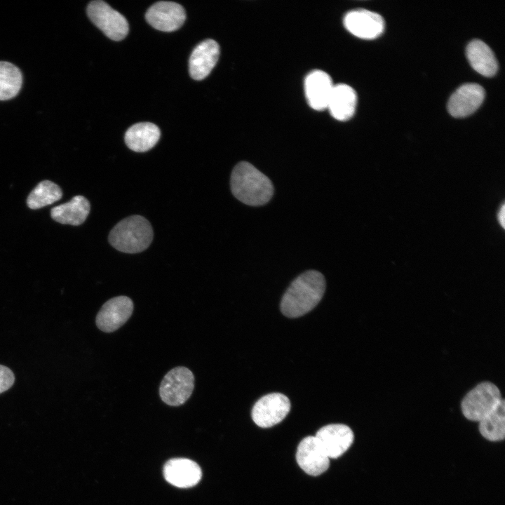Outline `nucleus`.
Returning <instances> with one entry per match:
<instances>
[{
	"label": "nucleus",
	"mask_w": 505,
	"mask_h": 505,
	"mask_svg": "<svg viewBox=\"0 0 505 505\" xmlns=\"http://www.w3.org/2000/svg\"><path fill=\"white\" fill-rule=\"evenodd\" d=\"M325 290L323 275L308 270L295 278L281 302V312L287 317L297 318L312 310L321 300Z\"/></svg>",
	"instance_id": "obj_1"
},
{
	"label": "nucleus",
	"mask_w": 505,
	"mask_h": 505,
	"mask_svg": "<svg viewBox=\"0 0 505 505\" xmlns=\"http://www.w3.org/2000/svg\"><path fill=\"white\" fill-rule=\"evenodd\" d=\"M230 187L234 197L251 206L265 205L274 192L271 180L247 161L239 162L234 166L231 174Z\"/></svg>",
	"instance_id": "obj_2"
},
{
	"label": "nucleus",
	"mask_w": 505,
	"mask_h": 505,
	"mask_svg": "<svg viewBox=\"0 0 505 505\" xmlns=\"http://www.w3.org/2000/svg\"><path fill=\"white\" fill-rule=\"evenodd\" d=\"M152 239L151 224L140 215H132L122 220L114 226L109 235L110 244L116 250L126 253L144 250Z\"/></svg>",
	"instance_id": "obj_3"
},
{
	"label": "nucleus",
	"mask_w": 505,
	"mask_h": 505,
	"mask_svg": "<svg viewBox=\"0 0 505 505\" xmlns=\"http://www.w3.org/2000/svg\"><path fill=\"white\" fill-rule=\"evenodd\" d=\"M503 398L499 389L490 382H482L467 392L461 402L463 415L479 422L492 412Z\"/></svg>",
	"instance_id": "obj_4"
},
{
	"label": "nucleus",
	"mask_w": 505,
	"mask_h": 505,
	"mask_svg": "<svg viewBox=\"0 0 505 505\" xmlns=\"http://www.w3.org/2000/svg\"><path fill=\"white\" fill-rule=\"evenodd\" d=\"M194 388V376L187 368L177 366L167 372L159 386V396L170 406L184 404L191 396Z\"/></svg>",
	"instance_id": "obj_5"
},
{
	"label": "nucleus",
	"mask_w": 505,
	"mask_h": 505,
	"mask_svg": "<svg viewBox=\"0 0 505 505\" xmlns=\"http://www.w3.org/2000/svg\"><path fill=\"white\" fill-rule=\"evenodd\" d=\"M90 20L109 39H123L128 32L125 17L103 1H91L87 7Z\"/></svg>",
	"instance_id": "obj_6"
},
{
	"label": "nucleus",
	"mask_w": 505,
	"mask_h": 505,
	"mask_svg": "<svg viewBox=\"0 0 505 505\" xmlns=\"http://www.w3.org/2000/svg\"><path fill=\"white\" fill-rule=\"evenodd\" d=\"M290 410V402L286 396L272 393L262 396L255 403L252 410V419L258 426L269 428L285 419Z\"/></svg>",
	"instance_id": "obj_7"
},
{
	"label": "nucleus",
	"mask_w": 505,
	"mask_h": 505,
	"mask_svg": "<svg viewBox=\"0 0 505 505\" xmlns=\"http://www.w3.org/2000/svg\"><path fill=\"white\" fill-rule=\"evenodd\" d=\"M133 309L130 297L123 295L112 297L101 307L95 318L96 325L104 332H114L130 318Z\"/></svg>",
	"instance_id": "obj_8"
},
{
	"label": "nucleus",
	"mask_w": 505,
	"mask_h": 505,
	"mask_svg": "<svg viewBox=\"0 0 505 505\" xmlns=\"http://www.w3.org/2000/svg\"><path fill=\"white\" fill-rule=\"evenodd\" d=\"M345 28L353 35L363 39H373L384 30V20L377 13L355 9L346 13L343 20Z\"/></svg>",
	"instance_id": "obj_9"
},
{
	"label": "nucleus",
	"mask_w": 505,
	"mask_h": 505,
	"mask_svg": "<svg viewBox=\"0 0 505 505\" xmlns=\"http://www.w3.org/2000/svg\"><path fill=\"white\" fill-rule=\"evenodd\" d=\"M329 458L342 455L354 441V433L346 425L332 424L321 428L314 436Z\"/></svg>",
	"instance_id": "obj_10"
},
{
	"label": "nucleus",
	"mask_w": 505,
	"mask_h": 505,
	"mask_svg": "<svg viewBox=\"0 0 505 505\" xmlns=\"http://www.w3.org/2000/svg\"><path fill=\"white\" fill-rule=\"evenodd\" d=\"M145 18L154 28L163 32H173L184 22V8L173 1H159L147 10Z\"/></svg>",
	"instance_id": "obj_11"
},
{
	"label": "nucleus",
	"mask_w": 505,
	"mask_h": 505,
	"mask_svg": "<svg viewBox=\"0 0 505 505\" xmlns=\"http://www.w3.org/2000/svg\"><path fill=\"white\" fill-rule=\"evenodd\" d=\"M485 90L477 83H466L458 88L451 95L447 110L454 117H465L473 114L482 104Z\"/></svg>",
	"instance_id": "obj_12"
},
{
	"label": "nucleus",
	"mask_w": 505,
	"mask_h": 505,
	"mask_svg": "<svg viewBox=\"0 0 505 505\" xmlns=\"http://www.w3.org/2000/svg\"><path fill=\"white\" fill-rule=\"evenodd\" d=\"M296 459L304 471L314 476L324 473L330 464V458L314 436H307L301 440L297 447Z\"/></svg>",
	"instance_id": "obj_13"
},
{
	"label": "nucleus",
	"mask_w": 505,
	"mask_h": 505,
	"mask_svg": "<svg viewBox=\"0 0 505 505\" xmlns=\"http://www.w3.org/2000/svg\"><path fill=\"white\" fill-rule=\"evenodd\" d=\"M220 46L213 39H206L193 50L189 60L190 76L195 80L205 79L215 66Z\"/></svg>",
	"instance_id": "obj_14"
},
{
	"label": "nucleus",
	"mask_w": 505,
	"mask_h": 505,
	"mask_svg": "<svg viewBox=\"0 0 505 505\" xmlns=\"http://www.w3.org/2000/svg\"><path fill=\"white\" fill-rule=\"evenodd\" d=\"M163 475L171 485L187 488L196 485L201 478L202 473L195 462L185 458H175L166 463Z\"/></svg>",
	"instance_id": "obj_15"
},
{
	"label": "nucleus",
	"mask_w": 505,
	"mask_h": 505,
	"mask_svg": "<svg viewBox=\"0 0 505 505\" xmlns=\"http://www.w3.org/2000/svg\"><path fill=\"white\" fill-rule=\"evenodd\" d=\"M333 87L332 81L325 72L316 69L309 72L304 80V91L309 106L317 111L326 109Z\"/></svg>",
	"instance_id": "obj_16"
},
{
	"label": "nucleus",
	"mask_w": 505,
	"mask_h": 505,
	"mask_svg": "<svg viewBox=\"0 0 505 505\" xmlns=\"http://www.w3.org/2000/svg\"><path fill=\"white\" fill-rule=\"evenodd\" d=\"M357 103V95L351 86L339 83L334 85L327 108L335 119L346 121L354 114Z\"/></svg>",
	"instance_id": "obj_17"
},
{
	"label": "nucleus",
	"mask_w": 505,
	"mask_h": 505,
	"mask_svg": "<svg viewBox=\"0 0 505 505\" xmlns=\"http://www.w3.org/2000/svg\"><path fill=\"white\" fill-rule=\"evenodd\" d=\"M90 210L89 201L83 196H75L69 201L51 209L52 218L61 224L78 226L86 220Z\"/></svg>",
	"instance_id": "obj_18"
},
{
	"label": "nucleus",
	"mask_w": 505,
	"mask_h": 505,
	"mask_svg": "<svg viewBox=\"0 0 505 505\" xmlns=\"http://www.w3.org/2000/svg\"><path fill=\"white\" fill-rule=\"evenodd\" d=\"M160 135V130L155 124L149 122L137 123L127 130L125 142L131 150L144 152L155 146Z\"/></svg>",
	"instance_id": "obj_19"
},
{
	"label": "nucleus",
	"mask_w": 505,
	"mask_h": 505,
	"mask_svg": "<svg viewBox=\"0 0 505 505\" xmlns=\"http://www.w3.org/2000/svg\"><path fill=\"white\" fill-rule=\"evenodd\" d=\"M466 56L473 69L485 76H494L498 63L491 48L483 41L475 39L466 47Z\"/></svg>",
	"instance_id": "obj_20"
},
{
	"label": "nucleus",
	"mask_w": 505,
	"mask_h": 505,
	"mask_svg": "<svg viewBox=\"0 0 505 505\" xmlns=\"http://www.w3.org/2000/svg\"><path fill=\"white\" fill-rule=\"evenodd\" d=\"M478 423V429L483 438L493 442L502 440L505 436V401L504 398L492 412Z\"/></svg>",
	"instance_id": "obj_21"
},
{
	"label": "nucleus",
	"mask_w": 505,
	"mask_h": 505,
	"mask_svg": "<svg viewBox=\"0 0 505 505\" xmlns=\"http://www.w3.org/2000/svg\"><path fill=\"white\" fill-rule=\"evenodd\" d=\"M62 196V190L58 184L50 180H43L30 192L27 204L31 209H39L59 201Z\"/></svg>",
	"instance_id": "obj_22"
},
{
	"label": "nucleus",
	"mask_w": 505,
	"mask_h": 505,
	"mask_svg": "<svg viewBox=\"0 0 505 505\" xmlns=\"http://www.w3.org/2000/svg\"><path fill=\"white\" fill-rule=\"evenodd\" d=\"M20 70L14 65L0 61V100H6L15 97L22 86Z\"/></svg>",
	"instance_id": "obj_23"
},
{
	"label": "nucleus",
	"mask_w": 505,
	"mask_h": 505,
	"mask_svg": "<svg viewBox=\"0 0 505 505\" xmlns=\"http://www.w3.org/2000/svg\"><path fill=\"white\" fill-rule=\"evenodd\" d=\"M15 382V375L8 367L0 365V393L9 389Z\"/></svg>",
	"instance_id": "obj_24"
},
{
	"label": "nucleus",
	"mask_w": 505,
	"mask_h": 505,
	"mask_svg": "<svg viewBox=\"0 0 505 505\" xmlns=\"http://www.w3.org/2000/svg\"><path fill=\"white\" fill-rule=\"evenodd\" d=\"M504 204L502 203L497 215V219L499 220V224H501L503 228H504Z\"/></svg>",
	"instance_id": "obj_25"
}]
</instances>
